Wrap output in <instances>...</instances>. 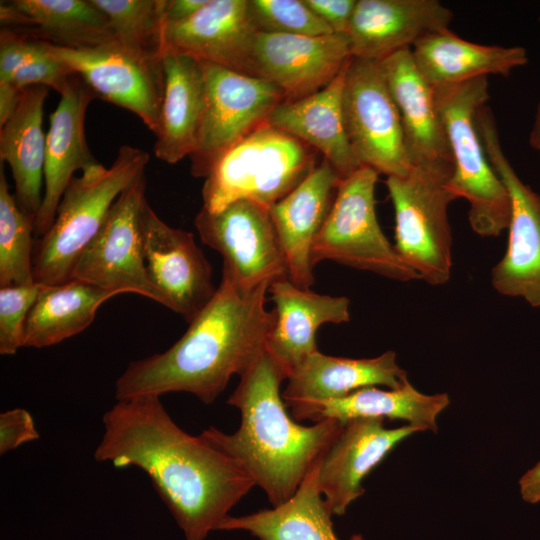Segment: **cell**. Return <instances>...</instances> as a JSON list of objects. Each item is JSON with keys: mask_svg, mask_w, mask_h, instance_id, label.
<instances>
[{"mask_svg": "<svg viewBox=\"0 0 540 540\" xmlns=\"http://www.w3.org/2000/svg\"><path fill=\"white\" fill-rule=\"evenodd\" d=\"M357 0H304L336 34L346 35Z\"/></svg>", "mask_w": 540, "mask_h": 540, "instance_id": "cell-40", "label": "cell"}, {"mask_svg": "<svg viewBox=\"0 0 540 540\" xmlns=\"http://www.w3.org/2000/svg\"><path fill=\"white\" fill-rule=\"evenodd\" d=\"M321 457L284 503L245 516L229 515L219 530H244L259 540H340L334 532L333 514L318 487ZM349 540H363V537L354 534Z\"/></svg>", "mask_w": 540, "mask_h": 540, "instance_id": "cell-30", "label": "cell"}, {"mask_svg": "<svg viewBox=\"0 0 540 540\" xmlns=\"http://www.w3.org/2000/svg\"><path fill=\"white\" fill-rule=\"evenodd\" d=\"M164 96L154 154L176 164L195 151L205 106L202 62L193 56L164 49Z\"/></svg>", "mask_w": 540, "mask_h": 540, "instance_id": "cell-26", "label": "cell"}, {"mask_svg": "<svg viewBox=\"0 0 540 540\" xmlns=\"http://www.w3.org/2000/svg\"><path fill=\"white\" fill-rule=\"evenodd\" d=\"M248 6L259 32L305 36L333 33L304 0H248Z\"/></svg>", "mask_w": 540, "mask_h": 540, "instance_id": "cell-35", "label": "cell"}, {"mask_svg": "<svg viewBox=\"0 0 540 540\" xmlns=\"http://www.w3.org/2000/svg\"><path fill=\"white\" fill-rule=\"evenodd\" d=\"M449 404L447 393H421L407 379L396 389L364 387L337 399L315 403L304 409L296 421L316 423L334 419L344 425L356 418H387L407 421L422 431L436 433V418Z\"/></svg>", "mask_w": 540, "mask_h": 540, "instance_id": "cell-31", "label": "cell"}, {"mask_svg": "<svg viewBox=\"0 0 540 540\" xmlns=\"http://www.w3.org/2000/svg\"><path fill=\"white\" fill-rule=\"evenodd\" d=\"M34 419L24 408H14L0 414V454L39 439Z\"/></svg>", "mask_w": 540, "mask_h": 540, "instance_id": "cell-39", "label": "cell"}, {"mask_svg": "<svg viewBox=\"0 0 540 540\" xmlns=\"http://www.w3.org/2000/svg\"><path fill=\"white\" fill-rule=\"evenodd\" d=\"M453 169L413 166L386 178L395 214V249L430 285L446 284L452 268L448 207L457 199L449 187Z\"/></svg>", "mask_w": 540, "mask_h": 540, "instance_id": "cell-7", "label": "cell"}, {"mask_svg": "<svg viewBox=\"0 0 540 540\" xmlns=\"http://www.w3.org/2000/svg\"><path fill=\"white\" fill-rule=\"evenodd\" d=\"M476 123L487 157L511 200L507 249L492 269V286L501 295L521 297L540 307V195L521 180L508 160L487 105L477 112Z\"/></svg>", "mask_w": 540, "mask_h": 540, "instance_id": "cell-11", "label": "cell"}, {"mask_svg": "<svg viewBox=\"0 0 540 540\" xmlns=\"http://www.w3.org/2000/svg\"><path fill=\"white\" fill-rule=\"evenodd\" d=\"M268 292L274 303L275 322L266 349L288 376L308 355L318 351L315 336L321 325L350 320V301L346 297L317 294L288 278L273 282Z\"/></svg>", "mask_w": 540, "mask_h": 540, "instance_id": "cell-24", "label": "cell"}, {"mask_svg": "<svg viewBox=\"0 0 540 540\" xmlns=\"http://www.w3.org/2000/svg\"><path fill=\"white\" fill-rule=\"evenodd\" d=\"M145 190L143 174L118 196L101 229L79 258L72 279L119 294H139L163 305L144 264L140 210Z\"/></svg>", "mask_w": 540, "mask_h": 540, "instance_id": "cell-14", "label": "cell"}, {"mask_svg": "<svg viewBox=\"0 0 540 540\" xmlns=\"http://www.w3.org/2000/svg\"><path fill=\"white\" fill-rule=\"evenodd\" d=\"M194 224L201 241L221 254L222 275L237 288L252 291L288 278L268 208L237 200L216 212L202 208Z\"/></svg>", "mask_w": 540, "mask_h": 540, "instance_id": "cell-12", "label": "cell"}, {"mask_svg": "<svg viewBox=\"0 0 540 540\" xmlns=\"http://www.w3.org/2000/svg\"><path fill=\"white\" fill-rule=\"evenodd\" d=\"M169 0H91L109 20L117 42L162 55L165 14Z\"/></svg>", "mask_w": 540, "mask_h": 540, "instance_id": "cell-34", "label": "cell"}, {"mask_svg": "<svg viewBox=\"0 0 540 540\" xmlns=\"http://www.w3.org/2000/svg\"><path fill=\"white\" fill-rule=\"evenodd\" d=\"M48 89L25 88L16 110L0 126L1 164L11 169L19 206L34 217L43 200L46 134L42 120Z\"/></svg>", "mask_w": 540, "mask_h": 540, "instance_id": "cell-29", "label": "cell"}, {"mask_svg": "<svg viewBox=\"0 0 540 540\" xmlns=\"http://www.w3.org/2000/svg\"><path fill=\"white\" fill-rule=\"evenodd\" d=\"M269 286L243 291L222 275L212 299L176 343L127 366L115 382L116 400L186 392L206 404L215 401L266 348L275 322L265 307Z\"/></svg>", "mask_w": 540, "mask_h": 540, "instance_id": "cell-2", "label": "cell"}, {"mask_svg": "<svg viewBox=\"0 0 540 540\" xmlns=\"http://www.w3.org/2000/svg\"><path fill=\"white\" fill-rule=\"evenodd\" d=\"M24 89H19L11 83L0 82V126L16 110Z\"/></svg>", "mask_w": 540, "mask_h": 540, "instance_id": "cell-42", "label": "cell"}, {"mask_svg": "<svg viewBox=\"0 0 540 540\" xmlns=\"http://www.w3.org/2000/svg\"><path fill=\"white\" fill-rule=\"evenodd\" d=\"M348 62L327 86L296 100H284L267 119L273 127L319 151L341 179L361 166L349 143L343 116L342 94Z\"/></svg>", "mask_w": 540, "mask_h": 540, "instance_id": "cell-25", "label": "cell"}, {"mask_svg": "<svg viewBox=\"0 0 540 540\" xmlns=\"http://www.w3.org/2000/svg\"><path fill=\"white\" fill-rule=\"evenodd\" d=\"M347 35L305 36L257 32L251 50V75L263 78L296 100L319 91L351 58Z\"/></svg>", "mask_w": 540, "mask_h": 540, "instance_id": "cell-16", "label": "cell"}, {"mask_svg": "<svg viewBox=\"0 0 540 540\" xmlns=\"http://www.w3.org/2000/svg\"><path fill=\"white\" fill-rule=\"evenodd\" d=\"M342 108L347 137L361 166L404 176L412 169L402 123L379 61L351 57Z\"/></svg>", "mask_w": 540, "mask_h": 540, "instance_id": "cell-9", "label": "cell"}, {"mask_svg": "<svg viewBox=\"0 0 540 540\" xmlns=\"http://www.w3.org/2000/svg\"><path fill=\"white\" fill-rule=\"evenodd\" d=\"M42 40L2 27L0 30V82H6L40 48Z\"/></svg>", "mask_w": 540, "mask_h": 540, "instance_id": "cell-38", "label": "cell"}, {"mask_svg": "<svg viewBox=\"0 0 540 540\" xmlns=\"http://www.w3.org/2000/svg\"><path fill=\"white\" fill-rule=\"evenodd\" d=\"M140 228L150 283L160 293L163 306L191 322L217 289L210 263L194 235L165 223L146 198L140 210Z\"/></svg>", "mask_w": 540, "mask_h": 540, "instance_id": "cell-15", "label": "cell"}, {"mask_svg": "<svg viewBox=\"0 0 540 540\" xmlns=\"http://www.w3.org/2000/svg\"><path fill=\"white\" fill-rule=\"evenodd\" d=\"M49 45L96 98L129 110L157 133L165 88L162 55L141 52L116 40L87 48Z\"/></svg>", "mask_w": 540, "mask_h": 540, "instance_id": "cell-13", "label": "cell"}, {"mask_svg": "<svg viewBox=\"0 0 540 540\" xmlns=\"http://www.w3.org/2000/svg\"><path fill=\"white\" fill-rule=\"evenodd\" d=\"M202 62L205 106L191 173L205 178L228 149L266 122L274 108L286 100L271 82Z\"/></svg>", "mask_w": 540, "mask_h": 540, "instance_id": "cell-10", "label": "cell"}, {"mask_svg": "<svg viewBox=\"0 0 540 540\" xmlns=\"http://www.w3.org/2000/svg\"><path fill=\"white\" fill-rule=\"evenodd\" d=\"M317 166L312 147L266 121L214 163L202 187V208L216 212L246 199L269 209Z\"/></svg>", "mask_w": 540, "mask_h": 540, "instance_id": "cell-6", "label": "cell"}, {"mask_svg": "<svg viewBox=\"0 0 540 540\" xmlns=\"http://www.w3.org/2000/svg\"><path fill=\"white\" fill-rule=\"evenodd\" d=\"M407 379L392 350L369 359L335 357L316 351L290 372L282 398L296 420L315 403L337 399L364 387L382 385L396 389Z\"/></svg>", "mask_w": 540, "mask_h": 540, "instance_id": "cell-23", "label": "cell"}, {"mask_svg": "<svg viewBox=\"0 0 540 540\" xmlns=\"http://www.w3.org/2000/svg\"><path fill=\"white\" fill-rule=\"evenodd\" d=\"M452 19L438 0H357L346 34L351 56L381 61L448 29Z\"/></svg>", "mask_w": 540, "mask_h": 540, "instance_id": "cell-19", "label": "cell"}, {"mask_svg": "<svg viewBox=\"0 0 540 540\" xmlns=\"http://www.w3.org/2000/svg\"><path fill=\"white\" fill-rule=\"evenodd\" d=\"M150 156L123 145L110 167L98 163L68 184L48 231L35 239L33 277L52 286L72 279L82 253L101 229L118 196L145 174Z\"/></svg>", "mask_w": 540, "mask_h": 540, "instance_id": "cell-4", "label": "cell"}, {"mask_svg": "<svg viewBox=\"0 0 540 540\" xmlns=\"http://www.w3.org/2000/svg\"><path fill=\"white\" fill-rule=\"evenodd\" d=\"M257 32L248 0H208L191 18L164 26L163 50L251 75V50Z\"/></svg>", "mask_w": 540, "mask_h": 540, "instance_id": "cell-21", "label": "cell"}, {"mask_svg": "<svg viewBox=\"0 0 540 540\" xmlns=\"http://www.w3.org/2000/svg\"><path fill=\"white\" fill-rule=\"evenodd\" d=\"M383 418H356L346 422L338 437L322 455L318 487L333 515H343L347 507L363 495V479L413 433V425L386 428Z\"/></svg>", "mask_w": 540, "mask_h": 540, "instance_id": "cell-17", "label": "cell"}, {"mask_svg": "<svg viewBox=\"0 0 540 540\" xmlns=\"http://www.w3.org/2000/svg\"><path fill=\"white\" fill-rule=\"evenodd\" d=\"M208 0H169L165 25L183 22L196 14Z\"/></svg>", "mask_w": 540, "mask_h": 540, "instance_id": "cell-41", "label": "cell"}, {"mask_svg": "<svg viewBox=\"0 0 540 540\" xmlns=\"http://www.w3.org/2000/svg\"><path fill=\"white\" fill-rule=\"evenodd\" d=\"M34 216L19 206L0 168V287L34 284Z\"/></svg>", "mask_w": 540, "mask_h": 540, "instance_id": "cell-33", "label": "cell"}, {"mask_svg": "<svg viewBox=\"0 0 540 540\" xmlns=\"http://www.w3.org/2000/svg\"><path fill=\"white\" fill-rule=\"evenodd\" d=\"M519 487L524 501L531 504L540 501V461L521 476Z\"/></svg>", "mask_w": 540, "mask_h": 540, "instance_id": "cell-43", "label": "cell"}, {"mask_svg": "<svg viewBox=\"0 0 540 540\" xmlns=\"http://www.w3.org/2000/svg\"><path fill=\"white\" fill-rule=\"evenodd\" d=\"M433 89L453 161L450 190L468 202L472 230L481 237H497L508 228L511 200L487 157L476 123L477 112L489 100L488 77Z\"/></svg>", "mask_w": 540, "mask_h": 540, "instance_id": "cell-5", "label": "cell"}, {"mask_svg": "<svg viewBox=\"0 0 540 540\" xmlns=\"http://www.w3.org/2000/svg\"><path fill=\"white\" fill-rule=\"evenodd\" d=\"M96 96L78 75H73L49 117L46 133L44 189L41 207L34 218L35 238L54 222L56 210L74 172L98 164L85 136V115Z\"/></svg>", "mask_w": 540, "mask_h": 540, "instance_id": "cell-18", "label": "cell"}, {"mask_svg": "<svg viewBox=\"0 0 540 540\" xmlns=\"http://www.w3.org/2000/svg\"><path fill=\"white\" fill-rule=\"evenodd\" d=\"M378 175L374 169L360 166L341 180L331 211L312 247L313 267L323 260H332L397 281L420 279L379 225L375 209Z\"/></svg>", "mask_w": 540, "mask_h": 540, "instance_id": "cell-8", "label": "cell"}, {"mask_svg": "<svg viewBox=\"0 0 540 540\" xmlns=\"http://www.w3.org/2000/svg\"><path fill=\"white\" fill-rule=\"evenodd\" d=\"M286 369L265 350L240 375L227 403L241 412L233 434L211 426L200 436L235 459L266 493L272 507L288 500L311 466L340 434L343 424L325 419L311 426L286 411L280 386Z\"/></svg>", "mask_w": 540, "mask_h": 540, "instance_id": "cell-3", "label": "cell"}, {"mask_svg": "<svg viewBox=\"0 0 540 540\" xmlns=\"http://www.w3.org/2000/svg\"><path fill=\"white\" fill-rule=\"evenodd\" d=\"M379 63L400 115L412 166L453 169L434 89L419 72L411 48L400 50Z\"/></svg>", "mask_w": 540, "mask_h": 540, "instance_id": "cell-22", "label": "cell"}, {"mask_svg": "<svg viewBox=\"0 0 540 540\" xmlns=\"http://www.w3.org/2000/svg\"><path fill=\"white\" fill-rule=\"evenodd\" d=\"M529 144L540 155V100L534 115V121L529 135Z\"/></svg>", "mask_w": 540, "mask_h": 540, "instance_id": "cell-44", "label": "cell"}, {"mask_svg": "<svg viewBox=\"0 0 540 540\" xmlns=\"http://www.w3.org/2000/svg\"><path fill=\"white\" fill-rule=\"evenodd\" d=\"M341 177L323 159L292 191L269 208L289 280L302 289L313 284L311 251L333 206Z\"/></svg>", "mask_w": 540, "mask_h": 540, "instance_id": "cell-20", "label": "cell"}, {"mask_svg": "<svg viewBox=\"0 0 540 540\" xmlns=\"http://www.w3.org/2000/svg\"><path fill=\"white\" fill-rule=\"evenodd\" d=\"M0 22L60 47L87 48L116 40L108 18L91 0L1 1Z\"/></svg>", "mask_w": 540, "mask_h": 540, "instance_id": "cell-27", "label": "cell"}, {"mask_svg": "<svg viewBox=\"0 0 540 540\" xmlns=\"http://www.w3.org/2000/svg\"><path fill=\"white\" fill-rule=\"evenodd\" d=\"M73 75L75 74L51 52L49 43L42 40L36 53L6 82L19 89L46 86L61 94Z\"/></svg>", "mask_w": 540, "mask_h": 540, "instance_id": "cell-37", "label": "cell"}, {"mask_svg": "<svg viewBox=\"0 0 540 540\" xmlns=\"http://www.w3.org/2000/svg\"><path fill=\"white\" fill-rule=\"evenodd\" d=\"M40 284L0 287V354L14 355L23 347L24 327Z\"/></svg>", "mask_w": 540, "mask_h": 540, "instance_id": "cell-36", "label": "cell"}, {"mask_svg": "<svg viewBox=\"0 0 540 540\" xmlns=\"http://www.w3.org/2000/svg\"><path fill=\"white\" fill-rule=\"evenodd\" d=\"M102 422L95 460L144 471L186 540H204L219 530L229 511L256 486L235 459L182 430L158 396L117 401Z\"/></svg>", "mask_w": 540, "mask_h": 540, "instance_id": "cell-1", "label": "cell"}, {"mask_svg": "<svg viewBox=\"0 0 540 540\" xmlns=\"http://www.w3.org/2000/svg\"><path fill=\"white\" fill-rule=\"evenodd\" d=\"M414 62L431 87L457 84L489 75L507 77L528 63L521 46L481 45L448 29L420 39L411 48Z\"/></svg>", "mask_w": 540, "mask_h": 540, "instance_id": "cell-28", "label": "cell"}, {"mask_svg": "<svg viewBox=\"0 0 540 540\" xmlns=\"http://www.w3.org/2000/svg\"><path fill=\"white\" fill-rule=\"evenodd\" d=\"M116 295L78 279L41 285L27 316L23 347H49L77 335L93 322L98 308Z\"/></svg>", "mask_w": 540, "mask_h": 540, "instance_id": "cell-32", "label": "cell"}]
</instances>
